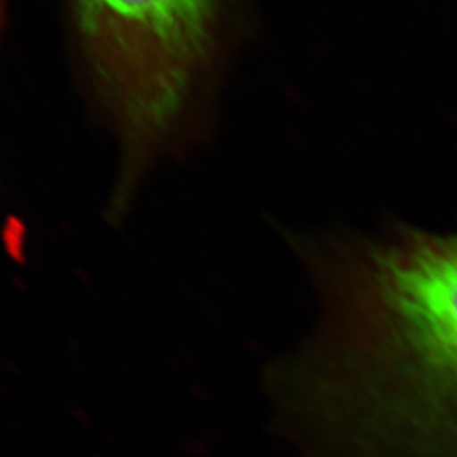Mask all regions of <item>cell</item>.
Returning <instances> with one entry per match:
<instances>
[{
  "mask_svg": "<svg viewBox=\"0 0 457 457\" xmlns=\"http://www.w3.org/2000/svg\"><path fill=\"white\" fill-rule=\"evenodd\" d=\"M320 300L275 395L313 457H457V228L307 247Z\"/></svg>",
  "mask_w": 457,
  "mask_h": 457,
  "instance_id": "1",
  "label": "cell"
},
{
  "mask_svg": "<svg viewBox=\"0 0 457 457\" xmlns=\"http://www.w3.org/2000/svg\"><path fill=\"white\" fill-rule=\"evenodd\" d=\"M87 62L137 160L177 128L219 0H68Z\"/></svg>",
  "mask_w": 457,
  "mask_h": 457,
  "instance_id": "2",
  "label": "cell"
},
{
  "mask_svg": "<svg viewBox=\"0 0 457 457\" xmlns=\"http://www.w3.org/2000/svg\"><path fill=\"white\" fill-rule=\"evenodd\" d=\"M0 11H4V0H0Z\"/></svg>",
  "mask_w": 457,
  "mask_h": 457,
  "instance_id": "3",
  "label": "cell"
}]
</instances>
